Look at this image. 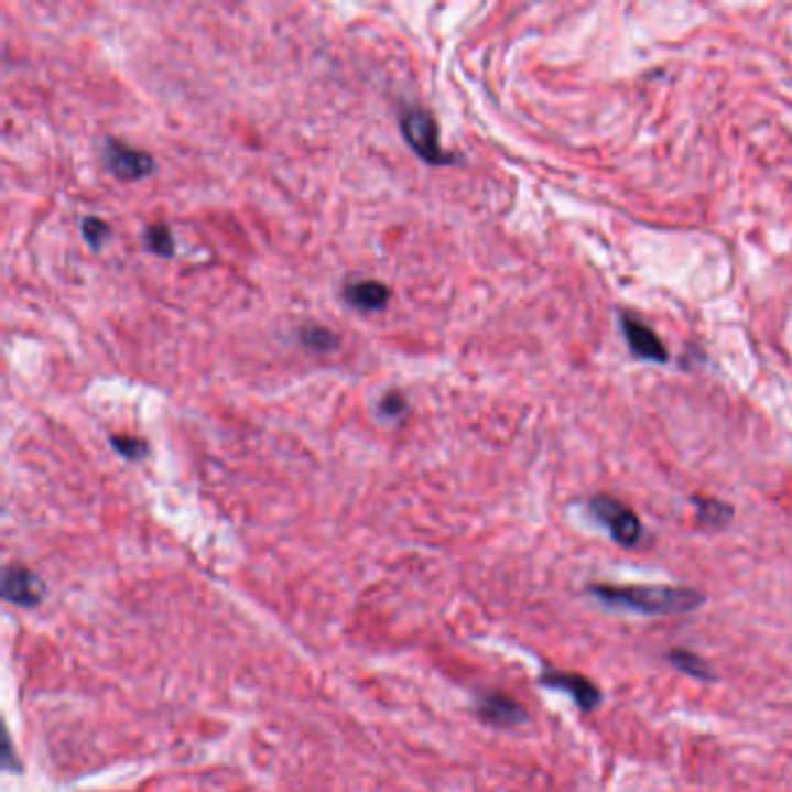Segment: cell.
Returning <instances> with one entry per match:
<instances>
[{
	"mask_svg": "<svg viewBox=\"0 0 792 792\" xmlns=\"http://www.w3.org/2000/svg\"><path fill=\"white\" fill-rule=\"evenodd\" d=\"M542 683L549 688L567 693L582 712H595L603 704V693L595 686L588 676L572 674V672H549L542 676Z\"/></svg>",
	"mask_w": 792,
	"mask_h": 792,
	"instance_id": "cell-5",
	"label": "cell"
},
{
	"mask_svg": "<svg viewBox=\"0 0 792 792\" xmlns=\"http://www.w3.org/2000/svg\"><path fill=\"white\" fill-rule=\"evenodd\" d=\"M620 326H623L626 339L630 351L641 358V360H651V362H668V347L662 345V339L641 321L623 314L620 316Z\"/></svg>",
	"mask_w": 792,
	"mask_h": 792,
	"instance_id": "cell-6",
	"label": "cell"
},
{
	"mask_svg": "<svg viewBox=\"0 0 792 792\" xmlns=\"http://www.w3.org/2000/svg\"><path fill=\"white\" fill-rule=\"evenodd\" d=\"M3 595L14 605L35 607L40 605L42 595H45V588H42V582L31 569L12 565L6 569L3 576Z\"/></svg>",
	"mask_w": 792,
	"mask_h": 792,
	"instance_id": "cell-7",
	"label": "cell"
},
{
	"mask_svg": "<svg viewBox=\"0 0 792 792\" xmlns=\"http://www.w3.org/2000/svg\"><path fill=\"white\" fill-rule=\"evenodd\" d=\"M82 235H84V238H87V242H89L91 247L98 249V247L105 245L107 238H110L112 230H110V226H107L102 219H98V217H87V219L82 221Z\"/></svg>",
	"mask_w": 792,
	"mask_h": 792,
	"instance_id": "cell-15",
	"label": "cell"
},
{
	"mask_svg": "<svg viewBox=\"0 0 792 792\" xmlns=\"http://www.w3.org/2000/svg\"><path fill=\"white\" fill-rule=\"evenodd\" d=\"M590 593L607 607L628 609L644 616H679L691 614L702 603L704 595L686 586H616L595 584Z\"/></svg>",
	"mask_w": 792,
	"mask_h": 792,
	"instance_id": "cell-1",
	"label": "cell"
},
{
	"mask_svg": "<svg viewBox=\"0 0 792 792\" xmlns=\"http://www.w3.org/2000/svg\"><path fill=\"white\" fill-rule=\"evenodd\" d=\"M110 444L115 446V452H119L128 460H140V458L147 456V444L142 440H138V437L112 435Z\"/></svg>",
	"mask_w": 792,
	"mask_h": 792,
	"instance_id": "cell-14",
	"label": "cell"
},
{
	"mask_svg": "<svg viewBox=\"0 0 792 792\" xmlns=\"http://www.w3.org/2000/svg\"><path fill=\"white\" fill-rule=\"evenodd\" d=\"M345 295L347 305L360 310V312H381L383 307L389 305L391 300V291L387 284H381L377 280H358V282H349L341 291Z\"/></svg>",
	"mask_w": 792,
	"mask_h": 792,
	"instance_id": "cell-8",
	"label": "cell"
},
{
	"mask_svg": "<svg viewBox=\"0 0 792 792\" xmlns=\"http://www.w3.org/2000/svg\"><path fill=\"white\" fill-rule=\"evenodd\" d=\"M670 662H672V665H674L679 672L688 674V676H693V679L709 681V679L714 676L712 668L706 665V660L699 658V655L693 653V651H686V649H674V651H670Z\"/></svg>",
	"mask_w": 792,
	"mask_h": 792,
	"instance_id": "cell-10",
	"label": "cell"
},
{
	"mask_svg": "<svg viewBox=\"0 0 792 792\" xmlns=\"http://www.w3.org/2000/svg\"><path fill=\"white\" fill-rule=\"evenodd\" d=\"M400 131L404 142L412 147V152L433 165H448L456 156L446 154L440 144V126L435 117L423 110V107H406L400 117Z\"/></svg>",
	"mask_w": 792,
	"mask_h": 792,
	"instance_id": "cell-2",
	"label": "cell"
},
{
	"mask_svg": "<svg viewBox=\"0 0 792 792\" xmlns=\"http://www.w3.org/2000/svg\"><path fill=\"white\" fill-rule=\"evenodd\" d=\"M481 718L493 725H517L525 720V709L505 695H490L481 702Z\"/></svg>",
	"mask_w": 792,
	"mask_h": 792,
	"instance_id": "cell-9",
	"label": "cell"
},
{
	"mask_svg": "<svg viewBox=\"0 0 792 792\" xmlns=\"http://www.w3.org/2000/svg\"><path fill=\"white\" fill-rule=\"evenodd\" d=\"M697 505V517L702 525H712V528H725L733 519V507H727L720 500H695Z\"/></svg>",
	"mask_w": 792,
	"mask_h": 792,
	"instance_id": "cell-11",
	"label": "cell"
},
{
	"mask_svg": "<svg viewBox=\"0 0 792 792\" xmlns=\"http://www.w3.org/2000/svg\"><path fill=\"white\" fill-rule=\"evenodd\" d=\"M588 509H590V513L599 523L607 525V530H609V534H611L616 544L632 549V546H637L641 542V532H644V528H641L639 517L628 505L618 502V500H614L609 496H595L590 500Z\"/></svg>",
	"mask_w": 792,
	"mask_h": 792,
	"instance_id": "cell-3",
	"label": "cell"
},
{
	"mask_svg": "<svg viewBox=\"0 0 792 792\" xmlns=\"http://www.w3.org/2000/svg\"><path fill=\"white\" fill-rule=\"evenodd\" d=\"M144 242H147V249L156 253V256H163V259H167V256L175 253V238H173V230H170L165 224H154L149 226L144 230Z\"/></svg>",
	"mask_w": 792,
	"mask_h": 792,
	"instance_id": "cell-12",
	"label": "cell"
},
{
	"mask_svg": "<svg viewBox=\"0 0 792 792\" xmlns=\"http://www.w3.org/2000/svg\"><path fill=\"white\" fill-rule=\"evenodd\" d=\"M379 412H381L383 416H387V419H395V416L404 414V412H406V400H404V395H402V393H395V391L387 393V395L381 398V402H379Z\"/></svg>",
	"mask_w": 792,
	"mask_h": 792,
	"instance_id": "cell-16",
	"label": "cell"
},
{
	"mask_svg": "<svg viewBox=\"0 0 792 792\" xmlns=\"http://www.w3.org/2000/svg\"><path fill=\"white\" fill-rule=\"evenodd\" d=\"M300 339H303L305 347H310L314 351H333L339 345V339L335 337L333 330H328L324 326H316V324H310L300 330Z\"/></svg>",
	"mask_w": 792,
	"mask_h": 792,
	"instance_id": "cell-13",
	"label": "cell"
},
{
	"mask_svg": "<svg viewBox=\"0 0 792 792\" xmlns=\"http://www.w3.org/2000/svg\"><path fill=\"white\" fill-rule=\"evenodd\" d=\"M102 159L110 173L121 182H135L147 177L154 170V159L147 152L119 140L107 138L102 147Z\"/></svg>",
	"mask_w": 792,
	"mask_h": 792,
	"instance_id": "cell-4",
	"label": "cell"
}]
</instances>
